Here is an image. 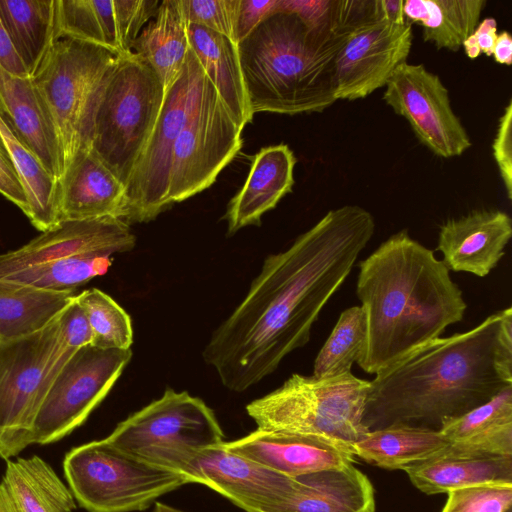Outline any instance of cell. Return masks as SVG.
<instances>
[{
	"instance_id": "cell-21",
	"label": "cell",
	"mask_w": 512,
	"mask_h": 512,
	"mask_svg": "<svg viewBox=\"0 0 512 512\" xmlns=\"http://www.w3.org/2000/svg\"><path fill=\"white\" fill-rule=\"evenodd\" d=\"M0 118L16 139L59 180L62 168L57 134L32 77L15 76L0 66Z\"/></svg>"
},
{
	"instance_id": "cell-18",
	"label": "cell",
	"mask_w": 512,
	"mask_h": 512,
	"mask_svg": "<svg viewBox=\"0 0 512 512\" xmlns=\"http://www.w3.org/2000/svg\"><path fill=\"white\" fill-rule=\"evenodd\" d=\"M512 236V220L501 210L481 209L445 221L436 249L449 271L487 276L504 256Z\"/></svg>"
},
{
	"instance_id": "cell-8",
	"label": "cell",
	"mask_w": 512,
	"mask_h": 512,
	"mask_svg": "<svg viewBox=\"0 0 512 512\" xmlns=\"http://www.w3.org/2000/svg\"><path fill=\"white\" fill-rule=\"evenodd\" d=\"M118 56L96 44L61 38L32 76L57 134L62 175L77 153L89 148L95 101Z\"/></svg>"
},
{
	"instance_id": "cell-38",
	"label": "cell",
	"mask_w": 512,
	"mask_h": 512,
	"mask_svg": "<svg viewBox=\"0 0 512 512\" xmlns=\"http://www.w3.org/2000/svg\"><path fill=\"white\" fill-rule=\"evenodd\" d=\"M184 20L235 41L240 0H179Z\"/></svg>"
},
{
	"instance_id": "cell-6",
	"label": "cell",
	"mask_w": 512,
	"mask_h": 512,
	"mask_svg": "<svg viewBox=\"0 0 512 512\" xmlns=\"http://www.w3.org/2000/svg\"><path fill=\"white\" fill-rule=\"evenodd\" d=\"M164 95L155 71L132 51L118 56L100 87L89 148L126 187Z\"/></svg>"
},
{
	"instance_id": "cell-12",
	"label": "cell",
	"mask_w": 512,
	"mask_h": 512,
	"mask_svg": "<svg viewBox=\"0 0 512 512\" xmlns=\"http://www.w3.org/2000/svg\"><path fill=\"white\" fill-rule=\"evenodd\" d=\"M242 130L205 76L201 98L173 147L168 207L215 182L240 151Z\"/></svg>"
},
{
	"instance_id": "cell-9",
	"label": "cell",
	"mask_w": 512,
	"mask_h": 512,
	"mask_svg": "<svg viewBox=\"0 0 512 512\" xmlns=\"http://www.w3.org/2000/svg\"><path fill=\"white\" fill-rule=\"evenodd\" d=\"M63 469L74 499L88 512L142 511L189 483L184 475L129 454L106 438L72 448Z\"/></svg>"
},
{
	"instance_id": "cell-15",
	"label": "cell",
	"mask_w": 512,
	"mask_h": 512,
	"mask_svg": "<svg viewBox=\"0 0 512 512\" xmlns=\"http://www.w3.org/2000/svg\"><path fill=\"white\" fill-rule=\"evenodd\" d=\"M412 40L408 22L371 19L351 29L336 56V99H363L385 87L394 71L407 62Z\"/></svg>"
},
{
	"instance_id": "cell-14",
	"label": "cell",
	"mask_w": 512,
	"mask_h": 512,
	"mask_svg": "<svg viewBox=\"0 0 512 512\" xmlns=\"http://www.w3.org/2000/svg\"><path fill=\"white\" fill-rule=\"evenodd\" d=\"M383 100L410 125L419 142L441 158L457 157L471 139L452 109L449 91L422 64H401L385 86Z\"/></svg>"
},
{
	"instance_id": "cell-16",
	"label": "cell",
	"mask_w": 512,
	"mask_h": 512,
	"mask_svg": "<svg viewBox=\"0 0 512 512\" xmlns=\"http://www.w3.org/2000/svg\"><path fill=\"white\" fill-rule=\"evenodd\" d=\"M246 512H267L291 489L293 477L278 473L226 448L224 442L196 452L181 471Z\"/></svg>"
},
{
	"instance_id": "cell-45",
	"label": "cell",
	"mask_w": 512,
	"mask_h": 512,
	"mask_svg": "<svg viewBox=\"0 0 512 512\" xmlns=\"http://www.w3.org/2000/svg\"><path fill=\"white\" fill-rule=\"evenodd\" d=\"M494 60L503 65L510 66L512 63V37L508 31H501L493 46L492 55Z\"/></svg>"
},
{
	"instance_id": "cell-42",
	"label": "cell",
	"mask_w": 512,
	"mask_h": 512,
	"mask_svg": "<svg viewBox=\"0 0 512 512\" xmlns=\"http://www.w3.org/2000/svg\"><path fill=\"white\" fill-rule=\"evenodd\" d=\"M497 28V21L494 18L480 21L462 44L467 57L476 59L481 53L490 57L498 35Z\"/></svg>"
},
{
	"instance_id": "cell-44",
	"label": "cell",
	"mask_w": 512,
	"mask_h": 512,
	"mask_svg": "<svg viewBox=\"0 0 512 512\" xmlns=\"http://www.w3.org/2000/svg\"><path fill=\"white\" fill-rule=\"evenodd\" d=\"M376 8L379 19L399 24L407 22L403 14V0H376Z\"/></svg>"
},
{
	"instance_id": "cell-32",
	"label": "cell",
	"mask_w": 512,
	"mask_h": 512,
	"mask_svg": "<svg viewBox=\"0 0 512 512\" xmlns=\"http://www.w3.org/2000/svg\"><path fill=\"white\" fill-rule=\"evenodd\" d=\"M74 291L44 290L0 279V338L41 328L72 300Z\"/></svg>"
},
{
	"instance_id": "cell-22",
	"label": "cell",
	"mask_w": 512,
	"mask_h": 512,
	"mask_svg": "<svg viewBox=\"0 0 512 512\" xmlns=\"http://www.w3.org/2000/svg\"><path fill=\"white\" fill-rule=\"evenodd\" d=\"M267 512H375L369 478L353 464L293 477L285 497Z\"/></svg>"
},
{
	"instance_id": "cell-41",
	"label": "cell",
	"mask_w": 512,
	"mask_h": 512,
	"mask_svg": "<svg viewBox=\"0 0 512 512\" xmlns=\"http://www.w3.org/2000/svg\"><path fill=\"white\" fill-rule=\"evenodd\" d=\"M277 0H240L235 28L238 44L246 38L268 15L275 11Z\"/></svg>"
},
{
	"instance_id": "cell-13",
	"label": "cell",
	"mask_w": 512,
	"mask_h": 512,
	"mask_svg": "<svg viewBox=\"0 0 512 512\" xmlns=\"http://www.w3.org/2000/svg\"><path fill=\"white\" fill-rule=\"evenodd\" d=\"M131 357V349H103L91 344L75 351L38 410L32 444L59 441L82 425L107 396Z\"/></svg>"
},
{
	"instance_id": "cell-23",
	"label": "cell",
	"mask_w": 512,
	"mask_h": 512,
	"mask_svg": "<svg viewBox=\"0 0 512 512\" xmlns=\"http://www.w3.org/2000/svg\"><path fill=\"white\" fill-rule=\"evenodd\" d=\"M296 161L286 144L262 148L254 156L247 179L225 214L229 235L259 225L263 214L292 191Z\"/></svg>"
},
{
	"instance_id": "cell-29",
	"label": "cell",
	"mask_w": 512,
	"mask_h": 512,
	"mask_svg": "<svg viewBox=\"0 0 512 512\" xmlns=\"http://www.w3.org/2000/svg\"><path fill=\"white\" fill-rule=\"evenodd\" d=\"M189 48L180 1L163 0L133 42L131 51L151 66L166 92L178 78Z\"/></svg>"
},
{
	"instance_id": "cell-39",
	"label": "cell",
	"mask_w": 512,
	"mask_h": 512,
	"mask_svg": "<svg viewBox=\"0 0 512 512\" xmlns=\"http://www.w3.org/2000/svg\"><path fill=\"white\" fill-rule=\"evenodd\" d=\"M493 157L497 164L506 194L512 199V101L504 109L492 144Z\"/></svg>"
},
{
	"instance_id": "cell-25",
	"label": "cell",
	"mask_w": 512,
	"mask_h": 512,
	"mask_svg": "<svg viewBox=\"0 0 512 512\" xmlns=\"http://www.w3.org/2000/svg\"><path fill=\"white\" fill-rule=\"evenodd\" d=\"M0 512H73L75 499L53 468L37 455L6 460Z\"/></svg>"
},
{
	"instance_id": "cell-46",
	"label": "cell",
	"mask_w": 512,
	"mask_h": 512,
	"mask_svg": "<svg viewBox=\"0 0 512 512\" xmlns=\"http://www.w3.org/2000/svg\"><path fill=\"white\" fill-rule=\"evenodd\" d=\"M154 512H183L177 508L171 507L167 504L156 503Z\"/></svg>"
},
{
	"instance_id": "cell-11",
	"label": "cell",
	"mask_w": 512,
	"mask_h": 512,
	"mask_svg": "<svg viewBox=\"0 0 512 512\" xmlns=\"http://www.w3.org/2000/svg\"><path fill=\"white\" fill-rule=\"evenodd\" d=\"M205 76L189 48L178 78L165 92L160 113L126 187L123 221L128 225L151 221L168 207L173 147L201 98Z\"/></svg>"
},
{
	"instance_id": "cell-27",
	"label": "cell",
	"mask_w": 512,
	"mask_h": 512,
	"mask_svg": "<svg viewBox=\"0 0 512 512\" xmlns=\"http://www.w3.org/2000/svg\"><path fill=\"white\" fill-rule=\"evenodd\" d=\"M189 47L236 123L244 129L252 113L240 66L238 44L210 29L187 24Z\"/></svg>"
},
{
	"instance_id": "cell-20",
	"label": "cell",
	"mask_w": 512,
	"mask_h": 512,
	"mask_svg": "<svg viewBox=\"0 0 512 512\" xmlns=\"http://www.w3.org/2000/svg\"><path fill=\"white\" fill-rule=\"evenodd\" d=\"M126 186L90 150L77 153L58 180V222L101 217L124 219Z\"/></svg>"
},
{
	"instance_id": "cell-34",
	"label": "cell",
	"mask_w": 512,
	"mask_h": 512,
	"mask_svg": "<svg viewBox=\"0 0 512 512\" xmlns=\"http://www.w3.org/2000/svg\"><path fill=\"white\" fill-rule=\"evenodd\" d=\"M111 263V256L79 255L11 270L0 275V279L44 290H75L94 277L105 274Z\"/></svg>"
},
{
	"instance_id": "cell-19",
	"label": "cell",
	"mask_w": 512,
	"mask_h": 512,
	"mask_svg": "<svg viewBox=\"0 0 512 512\" xmlns=\"http://www.w3.org/2000/svg\"><path fill=\"white\" fill-rule=\"evenodd\" d=\"M224 445L289 477L353 464L355 457L349 449L324 439L258 428Z\"/></svg>"
},
{
	"instance_id": "cell-10",
	"label": "cell",
	"mask_w": 512,
	"mask_h": 512,
	"mask_svg": "<svg viewBox=\"0 0 512 512\" xmlns=\"http://www.w3.org/2000/svg\"><path fill=\"white\" fill-rule=\"evenodd\" d=\"M223 438L214 412L203 400L169 388L120 422L106 439L148 463L181 474L196 452L223 443Z\"/></svg>"
},
{
	"instance_id": "cell-7",
	"label": "cell",
	"mask_w": 512,
	"mask_h": 512,
	"mask_svg": "<svg viewBox=\"0 0 512 512\" xmlns=\"http://www.w3.org/2000/svg\"><path fill=\"white\" fill-rule=\"evenodd\" d=\"M76 348L64 330L62 310L41 328L0 338V458L31 445L38 410Z\"/></svg>"
},
{
	"instance_id": "cell-33",
	"label": "cell",
	"mask_w": 512,
	"mask_h": 512,
	"mask_svg": "<svg viewBox=\"0 0 512 512\" xmlns=\"http://www.w3.org/2000/svg\"><path fill=\"white\" fill-rule=\"evenodd\" d=\"M0 136L27 196L29 209L26 216L37 230L44 232L51 229L58 223V180L16 139L1 118Z\"/></svg>"
},
{
	"instance_id": "cell-5",
	"label": "cell",
	"mask_w": 512,
	"mask_h": 512,
	"mask_svg": "<svg viewBox=\"0 0 512 512\" xmlns=\"http://www.w3.org/2000/svg\"><path fill=\"white\" fill-rule=\"evenodd\" d=\"M369 381L352 373L331 378L293 374L246 407L258 429L311 436L353 452L363 424Z\"/></svg>"
},
{
	"instance_id": "cell-36",
	"label": "cell",
	"mask_w": 512,
	"mask_h": 512,
	"mask_svg": "<svg viewBox=\"0 0 512 512\" xmlns=\"http://www.w3.org/2000/svg\"><path fill=\"white\" fill-rule=\"evenodd\" d=\"M90 326L91 345L103 349H130L133 329L129 315L109 295L91 288L75 295Z\"/></svg>"
},
{
	"instance_id": "cell-3",
	"label": "cell",
	"mask_w": 512,
	"mask_h": 512,
	"mask_svg": "<svg viewBox=\"0 0 512 512\" xmlns=\"http://www.w3.org/2000/svg\"><path fill=\"white\" fill-rule=\"evenodd\" d=\"M356 294L366 318L359 367L377 374L439 338L467 304L449 270L406 230L391 235L359 263Z\"/></svg>"
},
{
	"instance_id": "cell-24",
	"label": "cell",
	"mask_w": 512,
	"mask_h": 512,
	"mask_svg": "<svg viewBox=\"0 0 512 512\" xmlns=\"http://www.w3.org/2000/svg\"><path fill=\"white\" fill-rule=\"evenodd\" d=\"M452 454L512 455V385L439 428Z\"/></svg>"
},
{
	"instance_id": "cell-1",
	"label": "cell",
	"mask_w": 512,
	"mask_h": 512,
	"mask_svg": "<svg viewBox=\"0 0 512 512\" xmlns=\"http://www.w3.org/2000/svg\"><path fill=\"white\" fill-rule=\"evenodd\" d=\"M374 231L369 211L344 205L264 260L246 296L212 332L202 353L227 389L247 390L307 344L321 310Z\"/></svg>"
},
{
	"instance_id": "cell-35",
	"label": "cell",
	"mask_w": 512,
	"mask_h": 512,
	"mask_svg": "<svg viewBox=\"0 0 512 512\" xmlns=\"http://www.w3.org/2000/svg\"><path fill=\"white\" fill-rule=\"evenodd\" d=\"M366 338V318L361 306L341 312L329 337L317 354L313 374L316 378H331L351 373L359 360Z\"/></svg>"
},
{
	"instance_id": "cell-17",
	"label": "cell",
	"mask_w": 512,
	"mask_h": 512,
	"mask_svg": "<svg viewBox=\"0 0 512 512\" xmlns=\"http://www.w3.org/2000/svg\"><path fill=\"white\" fill-rule=\"evenodd\" d=\"M136 237L115 217L65 220L22 247L0 254V275L47 261L79 255H107L131 250Z\"/></svg>"
},
{
	"instance_id": "cell-2",
	"label": "cell",
	"mask_w": 512,
	"mask_h": 512,
	"mask_svg": "<svg viewBox=\"0 0 512 512\" xmlns=\"http://www.w3.org/2000/svg\"><path fill=\"white\" fill-rule=\"evenodd\" d=\"M512 385V308L474 328L436 338L369 381L363 424L370 430L419 423L439 429Z\"/></svg>"
},
{
	"instance_id": "cell-40",
	"label": "cell",
	"mask_w": 512,
	"mask_h": 512,
	"mask_svg": "<svg viewBox=\"0 0 512 512\" xmlns=\"http://www.w3.org/2000/svg\"><path fill=\"white\" fill-rule=\"evenodd\" d=\"M0 194L27 215L29 205L26 193L13 164L10 153L0 136Z\"/></svg>"
},
{
	"instance_id": "cell-31",
	"label": "cell",
	"mask_w": 512,
	"mask_h": 512,
	"mask_svg": "<svg viewBox=\"0 0 512 512\" xmlns=\"http://www.w3.org/2000/svg\"><path fill=\"white\" fill-rule=\"evenodd\" d=\"M486 4L485 0H406L403 14L408 23L423 27L425 42L458 51L480 22Z\"/></svg>"
},
{
	"instance_id": "cell-28",
	"label": "cell",
	"mask_w": 512,
	"mask_h": 512,
	"mask_svg": "<svg viewBox=\"0 0 512 512\" xmlns=\"http://www.w3.org/2000/svg\"><path fill=\"white\" fill-rule=\"evenodd\" d=\"M449 445L440 432L425 426L395 424L370 430L354 443V456L389 470H405L432 458Z\"/></svg>"
},
{
	"instance_id": "cell-37",
	"label": "cell",
	"mask_w": 512,
	"mask_h": 512,
	"mask_svg": "<svg viewBox=\"0 0 512 512\" xmlns=\"http://www.w3.org/2000/svg\"><path fill=\"white\" fill-rule=\"evenodd\" d=\"M441 512H506L512 506V484L493 483L452 490Z\"/></svg>"
},
{
	"instance_id": "cell-43",
	"label": "cell",
	"mask_w": 512,
	"mask_h": 512,
	"mask_svg": "<svg viewBox=\"0 0 512 512\" xmlns=\"http://www.w3.org/2000/svg\"><path fill=\"white\" fill-rule=\"evenodd\" d=\"M0 66L9 73L22 77H30L15 51L13 44L0 20Z\"/></svg>"
},
{
	"instance_id": "cell-47",
	"label": "cell",
	"mask_w": 512,
	"mask_h": 512,
	"mask_svg": "<svg viewBox=\"0 0 512 512\" xmlns=\"http://www.w3.org/2000/svg\"><path fill=\"white\" fill-rule=\"evenodd\" d=\"M506 512H511V509H509V510H508V511H506Z\"/></svg>"
},
{
	"instance_id": "cell-4",
	"label": "cell",
	"mask_w": 512,
	"mask_h": 512,
	"mask_svg": "<svg viewBox=\"0 0 512 512\" xmlns=\"http://www.w3.org/2000/svg\"><path fill=\"white\" fill-rule=\"evenodd\" d=\"M346 34L329 19L310 24L274 11L238 43L252 113L322 112L337 101L335 61Z\"/></svg>"
},
{
	"instance_id": "cell-30",
	"label": "cell",
	"mask_w": 512,
	"mask_h": 512,
	"mask_svg": "<svg viewBox=\"0 0 512 512\" xmlns=\"http://www.w3.org/2000/svg\"><path fill=\"white\" fill-rule=\"evenodd\" d=\"M0 20L32 77L56 38V0H0Z\"/></svg>"
},
{
	"instance_id": "cell-26",
	"label": "cell",
	"mask_w": 512,
	"mask_h": 512,
	"mask_svg": "<svg viewBox=\"0 0 512 512\" xmlns=\"http://www.w3.org/2000/svg\"><path fill=\"white\" fill-rule=\"evenodd\" d=\"M404 471L411 483L428 495L482 484H512V455L452 454L442 450Z\"/></svg>"
}]
</instances>
